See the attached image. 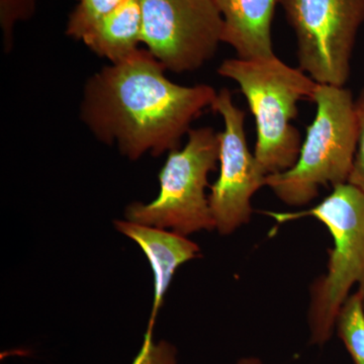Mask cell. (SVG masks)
Segmentation results:
<instances>
[{"instance_id": "2", "label": "cell", "mask_w": 364, "mask_h": 364, "mask_svg": "<svg viewBox=\"0 0 364 364\" xmlns=\"http://www.w3.org/2000/svg\"><path fill=\"white\" fill-rule=\"evenodd\" d=\"M279 224L304 218L322 223L333 239L327 267L309 287V342L324 346L335 333L340 309L358 287L364 303V191L347 182L315 207L298 212H263Z\"/></svg>"}, {"instance_id": "11", "label": "cell", "mask_w": 364, "mask_h": 364, "mask_svg": "<svg viewBox=\"0 0 364 364\" xmlns=\"http://www.w3.org/2000/svg\"><path fill=\"white\" fill-rule=\"evenodd\" d=\"M97 55L112 63L123 61L138 51L142 43V9L139 0H127L81 39Z\"/></svg>"}, {"instance_id": "15", "label": "cell", "mask_w": 364, "mask_h": 364, "mask_svg": "<svg viewBox=\"0 0 364 364\" xmlns=\"http://www.w3.org/2000/svg\"><path fill=\"white\" fill-rule=\"evenodd\" d=\"M133 364H176V349L165 341L154 344L149 328Z\"/></svg>"}, {"instance_id": "7", "label": "cell", "mask_w": 364, "mask_h": 364, "mask_svg": "<svg viewBox=\"0 0 364 364\" xmlns=\"http://www.w3.org/2000/svg\"><path fill=\"white\" fill-rule=\"evenodd\" d=\"M142 44L176 73L195 71L215 56L223 18L214 0H139Z\"/></svg>"}, {"instance_id": "17", "label": "cell", "mask_w": 364, "mask_h": 364, "mask_svg": "<svg viewBox=\"0 0 364 364\" xmlns=\"http://www.w3.org/2000/svg\"><path fill=\"white\" fill-rule=\"evenodd\" d=\"M235 364H264L258 358H254V356H247V358H243L239 359Z\"/></svg>"}, {"instance_id": "5", "label": "cell", "mask_w": 364, "mask_h": 364, "mask_svg": "<svg viewBox=\"0 0 364 364\" xmlns=\"http://www.w3.org/2000/svg\"><path fill=\"white\" fill-rule=\"evenodd\" d=\"M219 133L214 129H191L183 149L170 151L160 170L159 195L149 203H131L126 220L186 237L215 230L205 189L219 163Z\"/></svg>"}, {"instance_id": "8", "label": "cell", "mask_w": 364, "mask_h": 364, "mask_svg": "<svg viewBox=\"0 0 364 364\" xmlns=\"http://www.w3.org/2000/svg\"><path fill=\"white\" fill-rule=\"evenodd\" d=\"M212 109L222 117L224 130L219 133V176L210 186L208 203L215 230L228 236L250 222L251 200L265 186L267 176L249 150L246 114L234 104L229 90L218 92Z\"/></svg>"}, {"instance_id": "14", "label": "cell", "mask_w": 364, "mask_h": 364, "mask_svg": "<svg viewBox=\"0 0 364 364\" xmlns=\"http://www.w3.org/2000/svg\"><path fill=\"white\" fill-rule=\"evenodd\" d=\"M356 122H358V148L349 183L364 191V87L354 100Z\"/></svg>"}, {"instance_id": "16", "label": "cell", "mask_w": 364, "mask_h": 364, "mask_svg": "<svg viewBox=\"0 0 364 364\" xmlns=\"http://www.w3.org/2000/svg\"><path fill=\"white\" fill-rule=\"evenodd\" d=\"M31 7V0H1V23L6 50L11 47V26L14 21L28 16Z\"/></svg>"}, {"instance_id": "3", "label": "cell", "mask_w": 364, "mask_h": 364, "mask_svg": "<svg viewBox=\"0 0 364 364\" xmlns=\"http://www.w3.org/2000/svg\"><path fill=\"white\" fill-rule=\"evenodd\" d=\"M218 73L236 82L247 100L257 132L254 156L263 172L270 176L291 169L301 147V133L291 122L299 102H313L318 83L277 55L227 59Z\"/></svg>"}, {"instance_id": "9", "label": "cell", "mask_w": 364, "mask_h": 364, "mask_svg": "<svg viewBox=\"0 0 364 364\" xmlns=\"http://www.w3.org/2000/svg\"><path fill=\"white\" fill-rule=\"evenodd\" d=\"M114 224L119 233L140 246L152 267L154 301L149 325V328H152L176 270L200 255V246L186 236L160 228L146 226L128 220H117Z\"/></svg>"}, {"instance_id": "1", "label": "cell", "mask_w": 364, "mask_h": 364, "mask_svg": "<svg viewBox=\"0 0 364 364\" xmlns=\"http://www.w3.org/2000/svg\"><path fill=\"white\" fill-rule=\"evenodd\" d=\"M165 70L147 49L105 67L86 83L81 119L98 140L116 144L131 160L178 149L218 92L208 85H176Z\"/></svg>"}, {"instance_id": "6", "label": "cell", "mask_w": 364, "mask_h": 364, "mask_svg": "<svg viewBox=\"0 0 364 364\" xmlns=\"http://www.w3.org/2000/svg\"><path fill=\"white\" fill-rule=\"evenodd\" d=\"M294 28L299 69L318 85L345 86L364 0H279Z\"/></svg>"}, {"instance_id": "10", "label": "cell", "mask_w": 364, "mask_h": 364, "mask_svg": "<svg viewBox=\"0 0 364 364\" xmlns=\"http://www.w3.org/2000/svg\"><path fill=\"white\" fill-rule=\"evenodd\" d=\"M223 18L222 42L237 57L267 58L273 51L272 25L279 0H214Z\"/></svg>"}, {"instance_id": "4", "label": "cell", "mask_w": 364, "mask_h": 364, "mask_svg": "<svg viewBox=\"0 0 364 364\" xmlns=\"http://www.w3.org/2000/svg\"><path fill=\"white\" fill-rule=\"evenodd\" d=\"M354 100L345 86L318 85L313 100L317 112L296 164L267 177L265 186L284 205L304 207L320 188L348 182L358 148Z\"/></svg>"}, {"instance_id": "12", "label": "cell", "mask_w": 364, "mask_h": 364, "mask_svg": "<svg viewBox=\"0 0 364 364\" xmlns=\"http://www.w3.org/2000/svg\"><path fill=\"white\" fill-rule=\"evenodd\" d=\"M335 332L354 364H364V303L358 293L344 301L335 322Z\"/></svg>"}, {"instance_id": "13", "label": "cell", "mask_w": 364, "mask_h": 364, "mask_svg": "<svg viewBox=\"0 0 364 364\" xmlns=\"http://www.w3.org/2000/svg\"><path fill=\"white\" fill-rule=\"evenodd\" d=\"M127 0H77V6L70 14L67 33L81 40L98 21L116 11Z\"/></svg>"}]
</instances>
